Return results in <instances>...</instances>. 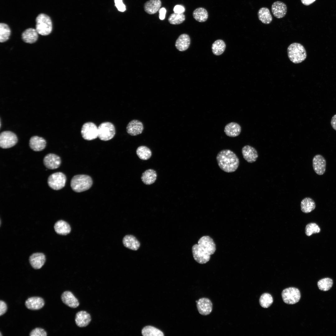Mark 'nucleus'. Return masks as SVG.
<instances>
[{
	"instance_id": "33",
	"label": "nucleus",
	"mask_w": 336,
	"mask_h": 336,
	"mask_svg": "<svg viewBox=\"0 0 336 336\" xmlns=\"http://www.w3.org/2000/svg\"><path fill=\"white\" fill-rule=\"evenodd\" d=\"M226 47V44L223 40H217L212 44V52L215 55H220L225 51Z\"/></svg>"
},
{
	"instance_id": "1",
	"label": "nucleus",
	"mask_w": 336,
	"mask_h": 336,
	"mask_svg": "<svg viewBox=\"0 0 336 336\" xmlns=\"http://www.w3.org/2000/svg\"><path fill=\"white\" fill-rule=\"evenodd\" d=\"M216 250L215 244L209 236H204L198 240V244L192 247V252L194 260L198 263L204 264L208 262L211 255Z\"/></svg>"
},
{
	"instance_id": "18",
	"label": "nucleus",
	"mask_w": 336,
	"mask_h": 336,
	"mask_svg": "<svg viewBox=\"0 0 336 336\" xmlns=\"http://www.w3.org/2000/svg\"><path fill=\"white\" fill-rule=\"evenodd\" d=\"M45 259V256L44 254L36 253L30 256L29 260L30 265L33 268L39 269L44 265Z\"/></svg>"
},
{
	"instance_id": "16",
	"label": "nucleus",
	"mask_w": 336,
	"mask_h": 336,
	"mask_svg": "<svg viewBox=\"0 0 336 336\" xmlns=\"http://www.w3.org/2000/svg\"><path fill=\"white\" fill-rule=\"evenodd\" d=\"M271 11L274 16L277 18L284 17L287 12V7L284 2L277 1L272 5Z\"/></svg>"
},
{
	"instance_id": "39",
	"label": "nucleus",
	"mask_w": 336,
	"mask_h": 336,
	"mask_svg": "<svg viewBox=\"0 0 336 336\" xmlns=\"http://www.w3.org/2000/svg\"><path fill=\"white\" fill-rule=\"evenodd\" d=\"M320 231L319 226L315 223L308 224L305 228V233L308 236H310L313 234L319 233Z\"/></svg>"
},
{
	"instance_id": "11",
	"label": "nucleus",
	"mask_w": 336,
	"mask_h": 336,
	"mask_svg": "<svg viewBox=\"0 0 336 336\" xmlns=\"http://www.w3.org/2000/svg\"><path fill=\"white\" fill-rule=\"evenodd\" d=\"M196 302L198 310L201 315H207L212 312V304L209 299L205 297L202 298Z\"/></svg>"
},
{
	"instance_id": "40",
	"label": "nucleus",
	"mask_w": 336,
	"mask_h": 336,
	"mask_svg": "<svg viewBox=\"0 0 336 336\" xmlns=\"http://www.w3.org/2000/svg\"><path fill=\"white\" fill-rule=\"evenodd\" d=\"M47 335V333L43 329L39 328L33 330L30 334V336H46Z\"/></svg>"
},
{
	"instance_id": "34",
	"label": "nucleus",
	"mask_w": 336,
	"mask_h": 336,
	"mask_svg": "<svg viewBox=\"0 0 336 336\" xmlns=\"http://www.w3.org/2000/svg\"><path fill=\"white\" fill-rule=\"evenodd\" d=\"M11 34V30L9 26L6 24L1 23L0 24V42H4L9 39Z\"/></svg>"
},
{
	"instance_id": "38",
	"label": "nucleus",
	"mask_w": 336,
	"mask_h": 336,
	"mask_svg": "<svg viewBox=\"0 0 336 336\" xmlns=\"http://www.w3.org/2000/svg\"><path fill=\"white\" fill-rule=\"evenodd\" d=\"M333 284L332 280L330 278H326L320 280L317 285L319 289L322 291H326L329 290Z\"/></svg>"
},
{
	"instance_id": "14",
	"label": "nucleus",
	"mask_w": 336,
	"mask_h": 336,
	"mask_svg": "<svg viewBox=\"0 0 336 336\" xmlns=\"http://www.w3.org/2000/svg\"><path fill=\"white\" fill-rule=\"evenodd\" d=\"M143 129V125L142 122L136 119L130 121L126 127L127 133L132 136H135L141 134Z\"/></svg>"
},
{
	"instance_id": "5",
	"label": "nucleus",
	"mask_w": 336,
	"mask_h": 336,
	"mask_svg": "<svg viewBox=\"0 0 336 336\" xmlns=\"http://www.w3.org/2000/svg\"><path fill=\"white\" fill-rule=\"evenodd\" d=\"M35 22V29L39 34L45 36L51 33L52 23L50 18L48 15L40 14L36 17Z\"/></svg>"
},
{
	"instance_id": "47",
	"label": "nucleus",
	"mask_w": 336,
	"mask_h": 336,
	"mask_svg": "<svg viewBox=\"0 0 336 336\" xmlns=\"http://www.w3.org/2000/svg\"><path fill=\"white\" fill-rule=\"evenodd\" d=\"M0 336H2V335H1V333H0Z\"/></svg>"
},
{
	"instance_id": "45",
	"label": "nucleus",
	"mask_w": 336,
	"mask_h": 336,
	"mask_svg": "<svg viewBox=\"0 0 336 336\" xmlns=\"http://www.w3.org/2000/svg\"><path fill=\"white\" fill-rule=\"evenodd\" d=\"M331 125L334 129L336 131V114L332 118L331 121Z\"/></svg>"
},
{
	"instance_id": "32",
	"label": "nucleus",
	"mask_w": 336,
	"mask_h": 336,
	"mask_svg": "<svg viewBox=\"0 0 336 336\" xmlns=\"http://www.w3.org/2000/svg\"><path fill=\"white\" fill-rule=\"evenodd\" d=\"M142 335L144 336H163V333L159 329L151 326H147L144 327L142 331Z\"/></svg>"
},
{
	"instance_id": "26",
	"label": "nucleus",
	"mask_w": 336,
	"mask_h": 336,
	"mask_svg": "<svg viewBox=\"0 0 336 336\" xmlns=\"http://www.w3.org/2000/svg\"><path fill=\"white\" fill-rule=\"evenodd\" d=\"M160 0H150L144 4V8L145 11L150 14L155 13L158 11L161 6Z\"/></svg>"
},
{
	"instance_id": "28",
	"label": "nucleus",
	"mask_w": 336,
	"mask_h": 336,
	"mask_svg": "<svg viewBox=\"0 0 336 336\" xmlns=\"http://www.w3.org/2000/svg\"><path fill=\"white\" fill-rule=\"evenodd\" d=\"M157 176V174L155 170L149 169L146 170L142 174L141 179L145 184L150 185L155 182Z\"/></svg>"
},
{
	"instance_id": "24",
	"label": "nucleus",
	"mask_w": 336,
	"mask_h": 336,
	"mask_svg": "<svg viewBox=\"0 0 336 336\" xmlns=\"http://www.w3.org/2000/svg\"><path fill=\"white\" fill-rule=\"evenodd\" d=\"M123 243L125 247L133 250H137L140 245L139 241L132 235L124 236L123 239Z\"/></svg>"
},
{
	"instance_id": "20",
	"label": "nucleus",
	"mask_w": 336,
	"mask_h": 336,
	"mask_svg": "<svg viewBox=\"0 0 336 336\" xmlns=\"http://www.w3.org/2000/svg\"><path fill=\"white\" fill-rule=\"evenodd\" d=\"M61 298L63 302L70 307L76 308L79 305L78 299L70 291L64 292L62 295Z\"/></svg>"
},
{
	"instance_id": "2",
	"label": "nucleus",
	"mask_w": 336,
	"mask_h": 336,
	"mask_svg": "<svg viewBox=\"0 0 336 336\" xmlns=\"http://www.w3.org/2000/svg\"><path fill=\"white\" fill-rule=\"evenodd\" d=\"M216 159L220 168L223 171L233 172L236 170L239 165V160L236 154L229 149H224L217 154Z\"/></svg>"
},
{
	"instance_id": "25",
	"label": "nucleus",
	"mask_w": 336,
	"mask_h": 336,
	"mask_svg": "<svg viewBox=\"0 0 336 336\" xmlns=\"http://www.w3.org/2000/svg\"><path fill=\"white\" fill-rule=\"evenodd\" d=\"M190 38L187 34L181 35L176 41L175 46L180 51H183L187 50L190 44Z\"/></svg>"
},
{
	"instance_id": "13",
	"label": "nucleus",
	"mask_w": 336,
	"mask_h": 336,
	"mask_svg": "<svg viewBox=\"0 0 336 336\" xmlns=\"http://www.w3.org/2000/svg\"><path fill=\"white\" fill-rule=\"evenodd\" d=\"M60 157L55 154L49 153L46 155L43 159L45 166L49 169H55L58 168L61 164Z\"/></svg>"
},
{
	"instance_id": "17",
	"label": "nucleus",
	"mask_w": 336,
	"mask_h": 336,
	"mask_svg": "<svg viewBox=\"0 0 336 336\" xmlns=\"http://www.w3.org/2000/svg\"><path fill=\"white\" fill-rule=\"evenodd\" d=\"M29 144L30 148L34 151H40L45 148L46 141L43 138L34 136L30 138Z\"/></svg>"
},
{
	"instance_id": "19",
	"label": "nucleus",
	"mask_w": 336,
	"mask_h": 336,
	"mask_svg": "<svg viewBox=\"0 0 336 336\" xmlns=\"http://www.w3.org/2000/svg\"><path fill=\"white\" fill-rule=\"evenodd\" d=\"M91 321V317L89 313L85 311H81L76 315L75 321L76 325L79 327H84L87 326Z\"/></svg>"
},
{
	"instance_id": "15",
	"label": "nucleus",
	"mask_w": 336,
	"mask_h": 336,
	"mask_svg": "<svg viewBox=\"0 0 336 336\" xmlns=\"http://www.w3.org/2000/svg\"><path fill=\"white\" fill-rule=\"evenodd\" d=\"M242 153L244 158L250 163L255 161L258 157V153L256 149L249 145H245L243 147Z\"/></svg>"
},
{
	"instance_id": "29",
	"label": "nucleus",
	"mask_w": 336,
	"mask_h": 336,
	"mask_svg": "<svg viewBox=\"0 0 336 336\" xmlns=\"http://www.w3.org/2000/svg\"><path fill=\"white\" fill-rule=\"evenodd\" d=\"M258 16L259 20L264 24H269L272 21V16L270 11L266 7H261L259 10Z\"/></svg>"
},
{
	"instance_id": "9",
	"label": "nucleus",
	"mask_w": 336,
	"mask_h": 336,
	"mask_svg": "<svg viewBox=\"0 0 336 336\" xmlns=\"http://www.w3.org/2000/svg\"><path fill=\"white\" fill-rule=\"evenodd\" d=\"M17 141L16 135L12 131H4L0 133V147L2 148H11L15 146Z\"/></svg>"
},
{
	"instance_id": "46",
	"label": "nucleus",
	"mask_w": 336,
	"mask_h": 336,
	"mask_svg": "<svg viewBox=\"0 0 336 336\" xmlns=\"http://www.w3.org/2000/svg\"><path fill=\"white\" fill-rule=\"evenodd\" d=\"M316 0H301L302 3L306 6L309 5L313 3Z\"/></svg>"
},
{
	"instance_id": "37",
	"label": "nucleus",
	"mask_w": 336,
	"mask_h": 336,
	"mask_svg": "<svg viewBox=\"0 0 336 336\" xmlns=\"http://www.w3.org/2000/svg\"><path fill=\"white\" fill-rule=\"evenodd\" d=\"M185 15L183 13L179 14L175 13L170 15L168 20L169 22L172 25H178L183 22L185 20Z\"/></svg>"
},
{
	"instance_id": "4",
	"label": "nucleus",
	"mask_w": 336,
	"mask_h": 336,
	"mask_svg": "<svg viewBox=\"0 0 336 336\" xmlns=\"http://www.w3.org/2000/svg\"><path fill=\"white\" fill-rule=\"evenodd\" d=\"M92 184L91 178L85 175H77L74 176L71 181V186L72 189L77 192H81L89 189Z\"/></svg>"
},
{
	"instance_id": "22",
	"label": "nucleus",
	"mask_w": 336,
	"mask_h": 336,
	"mask_svg": "<svg viewBox=\"0 0 336 336\" xmlns=\"http://www.w3.org/2000/svg\"><path fill=\"white\" fill-rule=\"evenodd\" d=\"M38 34H39L35 29L29 28L22 32L21 37L24 42L29 44H32L37 40Z\"/></svg>"
},
{
	"instance_id": "3",
	"label": "nucleus",
	"mask_w": 336,
	"mask_h": 336,
	"mask_svg": "<svg viewBox=\"0 0 336 336\" xmlns=\"http://www.w3.org/2000/svg\"><path fill=\"white\" fill-rule=\"evenodd\" d=\"M287 52L289 58L294 63L302 62L306 57L305 49L299 43H293L290 44L287 48Z\"/></svg>"
},
{
	"instance_id": "41",
	"label": "nucleus",
	"mask_w": 336,
	"mask_h": 336,
	"mask_svg": "<svg viewBox=\"0 0 336 336\" xmlns=\"http://www.w3.org/2000/svg\"><path fill=\"white\" fill-rule=\"evenodd\" d=\"M115 5L118 11L124 12L126 10V7L123 3L122 0H114Z\"/></svg>"
},
{
	"instance_id": "6",
	"label": "nucleus",
	"mask_w": 336,
	"mask_h": 336,
	"mask_svg": "<svg viewBox=\"0 0 336 336\" xmlns=\"http://www.w3.org/2000/svg\"><path fill=\"white\" fill-rule=\"evenodd\" d=\"M98 137L103 141H107L112 139L115 134L114 125L108 122H104L100 124L98 127Z\"/></svg>"
},
{
	"instance_id": "30",
	"label": "nucleus",
	"mask_w": 336,
	"mask_h": 336,
	"mask_svg": "<svg viewBox=\"0 0 336 336\" xmlns=\"http://www.w3.org/2000/svg\"><path fill=\"white\" fill-rule=\"evenodd\" d=\"M301 210L303 212L308 213L315 209L316 205L312 199L310 197H306L301 201Z\"/></svg>"
},
{
	"instance_id": "7",
	"label": "nucleus",
	"mask_w": 336,
	"mask_h": 336,
	"mask_svg": "<svg viewBox=\"0 0 336 336\" xmlns=\"http://www.w3.org/2000/svg\"><path fill=\"white\" fill-rule=\"evenodd\" d=\"M66 177L61 172H57L51 174L48 178L47 182L49 186L54 190H59L65 186Z\"/></svg>"
},
{
	"instance_id": "12",
	"label": "nucleus",
	"mask_w": 336,
	"mask_h": 336,
	"mask_svg": "<svg viewBox=\"0 0 336 336\" xmlns=\"http://www.w3.org/2000/svg\"><path fill=\"white\" fill-rule=\"evenodd\" d=\"M313 167L315 172L318 175H322L325 171L326 161L321 155L317 154L313 157L312 160Z\"/></svg>"
},
{
	"instance_id": "21",
	"label": "nucleus",
	"mask_w": 336,
	"mask_h": 336,
	"mask_svg": "<svg viewBox=\"0 0 336 336\" xmlns=\"http://www.w3.org/2000/svg\"><path fill=\"white\" fill-rule=\"evenodd\" d=\"M25 304L26 307L31 310H38L41 309L44 305V302L41 297H32L28 298Z\"/></svg>"
},
{
	"instance_id": "8",
	"label": "nucleus",
	"mask_w": 336,
	"mask_h": 336,
	"mask_svg": "<svg viewBox=\"0 0 336 336\" xmlns=\"http://www.w3.org/2000/svg\"><path fill=\"white\" fill-rule=\"evenodd\" d=\"M282 296L285 303L288 304H293L299 301L301 298V294L297 288L290 287L282 291Z\"/></svg>"
},
{
	"instance_id": "42",
	"label": "nucleus",
	"mask_w": 336,
	"mask_h": 336,
	"mask_svg": "<svg viewBox=\"0 0 336 336\" xmlns=\"http://www.w3.org/2000/svg\"><path fill=\"white\" fill-rule=\"evenodd\" d=\"M173 11L175 13L181 14L185 12V9L183 6L177 5L175 6Z\"/></svg>"
},
{
	"instance_id": "36",
	"label": "nucleus",
	"mask_w": 336,
	"mask_h": 336,
	"mask_svg": "<svg viewBox=\"0 0 336 336\" xmlns=\"http://www.w3.org/2000/svg\"><path fill=\"white\" fill-rule=\"evenodd\" d=\"M273 298L272 296L268 293H264L260 296L259 302L260 306L264 308L269 307L273 303Z\"/></svg>"
},
{
	"instance_id": "10",
	"label": "nucleus",
	"mask_w": 336,
	"mask_h": 336,
	"mask_svg": "<svg viewBox=\"0 0 336 336\" xmlns=\"http://www.w3.org/2000/svg\"><path fill=\"white\" fill-rule=\"evenodd\" d=\"M81 134L83 138L86 140L95 139L98 137V127L93 122H86L82 127Z\"/></svg>"
},
{
	"instance_id": "27",
	"label": "nucleus",
	"mask_w": 336,
	"mask_h": 336,
	"mask_svg": "<svg viewBox=\"0 0 336 336\" xmlns=\"http://www.w3.org/2000/svg\"><path fill=\"white\" fill-rule=\"evenodd\" d=\"M54 229L57 234L62 235H66L69 233L71 231L69 224L63 220L58 221L55 223Z\"/></svg>"
},
{
	"instance_id": "43",
	"label": "nucleus",
	"mask_w": 336,
	"mask_h": 336,
	"mask_svg": "<svg viewBox=\"0 0 336 336\" xmlns=\"http://www.w3.org/2000/svg\"><path fill=\"white\" fill-rule=\"evenodd\" d=\"M7 309L6 303L3 301H0V315L4 314L6 311Z\"/></svg>"
},
{
	"instance_id": "44",
	"label": "nucleus",
	"mask_w": 336,
	"mask_h": 336,
	"mask_svg": "<svg viewBox=\"0 0 336 336\" xmlns=\"http://www.w3.org/2000/svg\"><path fill=\"white\" fill-rule=\"evenodd\" d=\"M166 10L164 7L161 8L159 10V17L160 20H164L165 17Z\"/></svg>"
},
{
	"instance_id": "31",
	"label": "nucleus",
	"mask_w": 336,
	"mask_h": 336,
	"mask_svg": "<svg viewBox=\"0 0 336 336\" xmlns=\"http://www.w3.org/2000/svg\"><path fill=\"white\" fill-rule=\"evenodd\" d=\"M193 16L197 21L203 22L206 21L208 16L207 11L205 8L199 7L195 9L193 12Z\"/></svg>"
},
{
	"instance_id": "23",
	"label": "nucleus",
	"mask_w": 336,
	"mask_h": 336,
	"mask_svg": "<svg viewBox=\"0 0 336 336\" xmlns=\"http://www.w3.org/2000/svg\"><path fill=\"white\" fill-rule=\"evenodd\" d=\"M224 131L226 134L230 137H235L239 136L241 132V127L237 123L231 122L225 126Z\"/></svg>"
},
{
	"instance_id": "35",
	"label": "nucleus",
	"mask_w": 336,
	"mask_h": 336,
	"mask_svg": "<svg viewBox=\"0 0 336 336\" xmlns=\"http://www.w3.org/2000/svg\"><path fill=\"white\" fill-rule=\"evenodd\" d=\"M136 153L139 158L142 160H147L152 156V152L148 147L144 146L139 147L136 150Z\"/></svg>"
}]
</instances>
